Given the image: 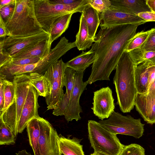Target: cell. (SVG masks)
<instances>
[{"label":"cell","instance_id":"obj_1","mask_svg":"<svg viewBox=\"0 0 155 155\" xmlns=\"http://www.w3.org/2000/svg\"><path fill=\"white\" fill-rule=\"evenodd\" d=\"M139 24L121 25L101 28L96 35L91 50L94 52L96 59L88 84L98 81H110L111 72L134 36Z\"/></svg>","mask_w":155,"mask_h":155},{"label":"cell","instance_id":"obj_2","mask_svg":"<svg viewBox=\"0 0 155 155\" xmlns=\"http://www.w3.org/2000/svg\"><path fill=\"white\" fill-rule=\"evenodd\" d=\"M135 65L128 52L125 51L115 68L113 78L117 94V104L123 113L134 108L137 93L134 78Z\"/></svg>","mask_w":155,"mask_h":155},{"label":"cell","instance_id":"obj_3","mask_svg":"<svg viewBox=\"0 0 155 155\" xmlns=\"http://www.w3.org/2000/svg\"><path fill=\"white\" fill-rule=\"evenodd\" d=\"M8 36L25 37L44 31L36 17L34 0H15L13 14L6 25Z\"/></svg>","mask_w":155,"mask_h":155},{"label":"cell","instance_id":"obj_4","mask_svg":"<svg viewBox=\"0 0 155 155\" xmlns=\"http://www.w3.org/2000/svg\"><path fill=\"white\" fill-rule=\"evenodd\" d=\"M34 8L37 18L43 29L50 34L53 25L59 18L65 15L82 13L89 4L88 0H79L68 5L54 4L49 0H34Z\"/></svg>","mask_w":155,"mask_h":155},{"label":"cell","instance_id":"obj_5","mask_svg":"<svg viewBox=\"0 0 155 155\" xmlns=\"http://www.w3.org/2000/svg\"><path fill=\"white\" fill-rule=\"evenodd\" d=\"M88 139L94 152L103 155H119L124 145L117 135L104 127L98 122L89 120Z\"/></svg>","mask_w":155,"mask_h":155},{"label":"cell","instance_id":"obj_6","mask_svg":"<svg viewBox=\"0 0 155 155\" xmlns=\"http://www.w3.org/2000/svg\"><path fill=\"white\" fill-rule=\"evenodd\" d=\"M15 89V97L10 106L0 116L8 126L13 134L17 136L18 126L25 101L30 86L28 74L16 75L13 77Z\"/></svg>","mask_w":155,"mask_h":155},{"label":"cell","instance_id":"obj_7","mask_svg":"<svg viewBox=\"0 0 155 155\" xmlns=\"http://www.w3.org/2000/svg\"><path fill=\"white\" fill-rule=\"evenodd\" d=\"M104 127L115 134H121L132 136L136 138L142 137L144 124L140 118L135 119L131 116H124L114 111L106 120L98 121Z\"/></svg>","mask_w":155,"mask_h":155},{"label":"cell","instance_id":"obj_8","mask_svg":"<svg viewBox=\"0 0 155 155\" xmlns=\"http://www.w3.org/2000/svg\"><path fill=\"white\" fill-rule=\"evenodd\" d=\"M67 67L61 59L53 63L44 74L50 84V92L45 97L48 110H54L64 96V73Z\"/></svg>","mask_w":155,"mask_h":155},{"label":"cell","instance_id":"obj_9","mask_svg":"<svg viewBox=\"0 0 155 155\" xmlns=\"http://www.w3.org/2000/svg\"><path fill=\"white\" fill-rule=\"evenodd\" d=\"M40 155H60L56 130L47 120L39 118Z\"/></svg>","mask_w":155,"mask_h":155},{"label":"cell","instance_id":"obj_10","mask_svg":"<svg viewBox=\"0 0 155 155\" xmlns=\"http://www.w3.org/2000/svg\"><path fill=\"white\" fill-rule=\"evenodd\" d=\"M50 34L44 31L37 34L25 37L8 36L4 38L3 51L12 57L17 54L48 39Z\"/></svg>","mask_w":155,"mask_h":155},{"label":"cell","instance_id":"obj_11","mask_svg":"<svg viewBox=\"0 0 155 155\" xmlns=\"http://www.w3.org/2000/svg\"><path fill=\"white\" fill-rule=\"evenodd\" d=\"M84 71H76L73 91L64 115L68 122L73 120L78 121L81 119L80 114L82 112V110L79 103L80 99L84 91L87 89V86L88 84L87 81H83Z\"/></svg>","mask_w":155,"mask_h":155},{"label":"cell","instance_id":"obj_12","mask_svg":"<svg viewBox=\"0 0 155 155\" xmlns=\"http://www.w3.org/2000/svg\"><path fill=\"white\" fill-rule=\"evenodd\" d=\"M53 63L48 55L46 56L36 63L26 65H16L9 62L0 67V75L7 79L11 76L33 73L44 75Z\"/></svg>","mask_w":155,"mask_h":155},{"label":"cell","instance_id":"obj_13","mask_svg":"<svg viewBox=\"0 0 155 155\" xmlns=\"http://www.w3.org/2000/svg\"><path fill=\"white\" fill-rule=\"evenodd\" d=\"M93 100L91 109L95 115L101 120L108 119L114 111V99L109 87H103L94 92Z\"/></svg>","mask_w":155,"mask_h":155},{"label":"cell","instance_id":"obj_14","mask_svg":"<svg viewBox=\"0 0 155 155\" xmlns=\"http://www.w3.org/2000/svg\"><path fill=\"white\" fill-rule=\"evenodd\" d=\"M100 26L101 28H109L127 24H139L146 22L138 15L122 12L111 6L106 11L100 13Z\"/></svg>","mask_w":155,"mask_h":155},{"label":"cell","instance_id":"obj_15","mask_svg":"<svg viewBox=\"0 0 155 155\" xmlns=\"http://www.w3.org/2000/svg\"><path fill=\"white\" fill-rule=\"evenodd\" d=\"M39 96L36 89L30 84L18 123V133H22L32 119L39 117L38 113L40 107L38 101Z\"/></svg>","mask_w":155,"mask_h":155},{"label":"cell","instance_id":"obj_16","mask_svg":"<svg viewBox=\"0 0 155 155\" xmlns=\"http://www.w3.org/2000/svg\"><path fill=\"white\" fill-rule=\"evenodd\" d=\"M134 106L147 123L155 124V96L148 93L137 94Z\"/></svg>","mask_w":155,"mask_h":155},{"label":"cell","instance_id":"obj_17","mask_svg":"<svg viewBox=\"0 0 155 155\" xmlns=\"http://www.w3.org/2000/svg\"><path fill=\"white\" fill-rule=\"evenodd\" d=\"M76 71L67 67L65 71L64 86L66 91L64 97L53 111V114L56 116L64 115L68 104L73 91Z\"/></svg>","mask_w":155,"mask_h":155},{"label":"cell","instance_id":"obj_18","mask_svg":"<svg viewBox=\"0 0 155 155\" xmlns=\"http://www.w3.org/2000/svg\"><path fill=\"white\" fill-rule=\"evenodd\" d=\"M114 8L127 14L138 15L140 13L151 12L146 0H110Z\"/></svg>","mask_w":155,"mask_h":155},{"label":"cell","instance_id":"obj_19","mask_svg":"<svg viewBox=\"0 0 155 155\" xmlns=\"http://www.w3.org/2000/svg\"><path fill=\"white\" fill-rule=\"evenodd\" d=\"M71 135L67 137L61 134L58 135V141L61 154L63 155H84L81 140L74 137L71 139Z\"/></svg>","mask_w":155,"mask_h":155},{"label":"cell","instance_id":"obj_20","mask_svg":"<svg viewBox=\"0 0 155 155\" xmlns=\"http://www.w3.org/2000/svg\"><path fill=\"white\" fill-rule=\"evenodd\" d=\"M149 61H145L135 66L134 78L137 92L140 94L147 93L148 90V68Z\"/></svg>","mask_w":155,"mask_h":155},{"label":"cell","instance_id":"obj_21","mask_svg":"<svg viewBox=\"0 0 155 155\" xmlns=\"http://www.w3.org/2000/svg\"><path fill=\"white\" fill-rule=\"evenodd\" d=\"M81 13L87 25L89 38L94 41L97 30L100 23V13L89 3L85 6Z\"/></svg>","mask_w":155,"mask_h":155},{"label":"cell","instance_id":"obj_22","mask_svg":"<svg viewBox=\"0 0 155 155\" xmlns=\"http://www.w3.org/2000/svg\"><path fill=\"white\" fill-rule=\"evenodd\" d=\"M51 47L49 45V39L35 45L12 57V59H19L38 57L42 59L49 53Z\"/></svg>","mask_w":155,"mask_h":155},{"label":"cell","instance_id":"obj_23","mask_svg":"<svg viewBox=\"0 0 155 155\" xmlns=\"http://www.w3.org/2000/svg\"><path fill=\"white\" fill-rule=\"evenodd\" d=\"M96 59L94 52L91 50L87 52L82 51L79 55L66 63L67 67L76 71H85Z\"/></svg>","mask_w":155,"mask_h":155},{"label":"cell","instance_id":"obj_24","mask_svg":"<svg viewBox=\"0 0 155 155\" xmlns=\"http://www.w3.org/2000/svg\"><path fill=\"white\" fill-rule=\"evenodd\" d=\"M40 117L32 119L27 124L26 127L29 144L32 149L34 155H40L39 145Z\"/></svg>","mask_w":155,"mask_h":155},{"label":"cell","instance_id":"obj_25","mask_svg":"<svg viewBox=\"0 0 155 155\" xmlns=\"http://www.w3.org/2000/svg\"><path fill=\"white\" fill-rule=\"evenodd\" d=\"M75 42L76 47L80 51L90 48L94 42L89 38L87 25L82 13L80 18L79 28L76 35Z\"/></svg>","mask_w":155,"mask_h":155},{"label":"cell","instance_id":"obj_26","mask_svg":"<svg viewBox=\"0 0 155 155\" xmlns=\"http://www.w3.org/2000/svg\"><path fill=\"white\" fill-rule=\"evenodd\" d=\"M30 84L37 90L39 95L45 97L50 93V84L44 75L36 73L28 74Z\"/></svg>","mask_w":155,"mask_h":155},{"label":"cell","instance_id":"obj_27","mask_svg":"<svg viewBox=\"0 0 155 155\" xmlns=\"http://www.w3.org/2000/svg\"><path fill=\"white\" fill-rule=\"evenodd\" d=\"M73 14H67L58 18L54 23L49 38V45L60 37L68 28Z\"/></svg>","mask_w":155,"mask_h":155},{"label":"cell","instance_id":"obj_28","mask_svg":"<svg viewBox=\"0 0 155 155\" xmlns=\"http://www.w3.org/2000/svg\"><path fill=\"white\" fill-rule=\"evenodd\" d=\"M0 80L4 85L5 107L3 113L10 106L15 97V87L13 82L7 79L5 77L0 75Z\"/></svg>","mask_w":155,"mask_h":155},{"label":"cell","instance_id":"obj_29","mask_svg":"<svg viewBox=\"0 0 155 155\" xmlns=\"http://www.w3.org/2000/svg\"><path fill=\"white\" fill-rule=\"evenodd\" d=\"M135 66L144 61H148L155 64V52L143 51L136 49L128 52Z\"/></svg>","mask_w":155,"mask_h":155},{"label":"cell","instance_id":"obj_30","mask_svg":"<svg viewBox=\"0 0 155 155\" xmlns=\"http://www.w3.org/2000/svg\"><path fill=\"white\" fill-rule=\"evenodd\" d=\"M16 137L10 127L0 118V145H13L15 143Z\"/></svg>","mask_w":155,"mask_h":155},{"label":"cell","instance_id":"obj_31","mask_svg":"<svg viewBox=\"0 0 155 155\" xmlns=\"http://www.w3.org/2000/svg\"><path fill=\"white\" fill-rule=\"evenodd\" d=\"M153 30V28H152L147 31H142L137 33L128 45L125 51L128 52L140 48L145 42Z\"/></svg>","mask_w":155,"mask_h":155},{"label":"cell","instance_id":"obj_32","mask_svg":"<svg viewBox=\"0 0 155 155\" xmlns=\"http://www.w3.org/2000/svg\"><path fill=\"white\" fill-rule=\"evenodd\" d=\"M119 155H145V150L140 145L132 143L124 146Z\"/></svg>","mask_w":155,"mask_h":155},{"label":"cell","instance_id":"obj_33","mask_svg":"<svg viewBox=\"0 0 155 155\" xmlns=\"http://www.w3.org/2000/svg\"><path fill=\"white\" fill-rule=\"evenodd\" d=\"M90 5L100 14L108 10L111 4L110 0H88Z\"/></svg>","mask_w":155,"mask_h":155},{"label":"cell","instance_id":"obj_34","mask_svg":"<svg viewBox=\"0 0 155 155\" xmlns=\"http://www.w3.org/2000/svg\"><path fill=\"white\" fill-rule=\"evenodd\" d=\"M15 4L6 5L0 8V17L6 25L10 21L14 12Z\"/></svg>","mask_w":155,"mask_h":155},{"label":"cell","instance_id":"obj_35","mask_svg":"<svg viewBox=\"0 0 155 155\" xmlns=\"http://www.w3.org/2000/svg\"><path fill=\"white\" fill-rule=\"evenodd\" d=\"M136 49L143 51L155 52V34L152 32L142 45Z\"/></svg>","mask_w":155,"mask_h":155},{"label":"cell","instance_id":"obj_36","mask_svg":"<svg viewBox=\"0 0 155 155\" xmlns=\"http://www.w3.org/2000/svg\"><path fill=\"white\" fill-rule=\"evenodd\" d=\"M41 59L38 57L19 59H12L9 62L13 64L24 65L35 64L38 62Z\"/></svg>","mask_w":155,"mask_h":155},{"label":"cell","instance_id":"obj_37","mask_svg":"<svg viewBox=\"0 0 155 155\" xmlns=\"http://www.w3.org/2000/svg\"><path fill=\"white\" fill-rule=\"evenodd\" d=\"M138 16L146 22L155 21V12H146L139 13Z\"/></svg>","mask_w":155,"mask_h":155},{"label":"cell","instance_id":"obj_38","mask_svg":"<svg viewBox=\"0 0 155 155\" xmlns=\"http://www.w3.org/2000/svg\"><path fill=\"white\" fill-rule=\"evenodd\" d=\"M149 88L155 79V64L150 62L148 68Z\"/></svg>","mask_w":155,"mask_h":155},{"label":"cell","instance_id":"obj_39","mask_svg":"<svg viewBox=\"0 0 155 155\" xmlns=\"http://www.w3.org/2000/svg\"><path fill=\"white\" fill-rule=\"evenodd\" d=\"M5 104L4 85L2 81L0 80V115L4 110Z\"/></svg>","mask_w":155,"mask_h":155},{"label":"cell","instance_id":"obj_40","mask_svg":"<svg viewBox=\"0 0 155 155\" xmlns=\"http://www.w3.org/2000/svg\"><path fill=\"white\" fill-rule=\"evenodd\" d=\"M12 57L5 51H3L0 52V67L11 61Z\"/></svg>","mask_w":155,"mask_h":155},{"label":"cell","instance_id":"obj_41","mask_svg":"<svg viewBox=\"0 0 155 155\" xmlns=\"http://www.w3.org/2000/svg\"><path fill=\"white\" fill-rule=\"evenodd\" d=\"M7 36H8V33L6 27V25L2 19L0 17V38H5Z\"/></svg>","mask_w":155,"mask_h":155},{"label":"cell","instance_id":"obj_42","mask_svg":"<svg viewBox=\"0 0 155 155\" xmlns=\"http://www.w3.org/2000/svg\"><path fill=\"white\" fill-rule=\"evenodd\" d=\"M79 0H49L50 2L54 4L68 5L78 2Z\"/></svg>","mask_w":155,"mask_h":155},{"label":"cell","instance_id":"obj_43","mask_svg":"<svg viewBox=\"0 0 155 155\" xmlns=\"http://www.w3.org/2000/svg\"><path fill=\"white\" fill-rule=\"evenodd\" d=\"M15 0H0V8L10 5L15 4Z\"/></svg>","mask_w":155,"mask_h":155},{"label":"cell","instance_id":"obj_44","mask_svg":"<svg viewBox=\"0 0 155 155\" xmlns=\"http://www.w3.org/2000/svg\"><path fill=\"white\" fill-rule=\"evenodd\" d=\"M146 2L151 11L155 12V0H146Z\"/></svg>","mask_w":155,"mask_h":155},{"label":"cell","instance_id":"obj_45","mask_svg":"<svg viewBox=\"0 0 155 155\" xmlns=\"http://www.w3.org/2000/svg\"><path fill=\"white\" fill-rule=\"evenodd\" d=\"M147 93L155 96V79L150 86Z\"/></svg>","mask_w":155,"mask_h":155},{"label":"cell","instance_id":"obj_46","mask_svg":"<svg viewBox=\"0 0 155 155\" xmlns=\"http://www.w3.org/2000/svg\"><path fill=\"white\" fill-rule=\"evenodd\" d=\"M16 155H31V153L28 152L25 150H23L18 151L16 153Z\"/></svg>","mask_w":155,"mask_h":155},{"label":"cell","instance_id":"obj_47","mask_svg":"<svg viewBox=\"0 0 155 155\" xmlns=\"http://www.w3.org/2000/svg\"><path fill=\"white\" fill-rule=\"evenodd\" d=\"M90 155H102L101 154L99 153H97L94 152L93 153L90 154Z\"/></svg>","mask_w":155,"mask_h":155},{"label":"cell","instance_id":"obj_48","mask_svg":"<svg viewBox=\"0 0 155 155\" xmlns=\"http://www.w3.org/2000/svg\"><path fill=\"white\" fill-rule=\"evenodd\" d=\"M60 155H62V154H60Z\"/></svg>","mask_w":155,"mask_h":155},{"label":"cell","instance_id":"obj_49","mask_svg":"<svg viewBox=\"0 0 155 155\" xmlns=\"http://www.w3.org/2000/svg\"></svg>","mask_w":155,"mask_h":155}]
</instances>
